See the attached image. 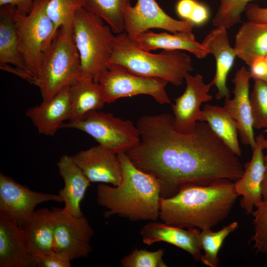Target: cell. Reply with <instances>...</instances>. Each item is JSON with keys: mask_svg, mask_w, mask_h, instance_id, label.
I'll return each mask as SVG.
<instances>
[{"mask_svg": "<svg viewBox=\"0 0 267 267\" xmlns=\"http://www.w3.org/2000/svg\"><path fill=\"white\" fill-rule=\"evenodd\" d=\"M173 121L167 113L140 117V141L126 152L136 167L159 180L162 197L174 196L186 183L241 178L244 166L207 123L198 122L194 132L184 134L175 130Z\"/></svg>", "mask_w": 267, "mask_h": 267, "instance_id": "1", "label": "cell"}, {"mask_svg": "<svg viewBox=\"0 0 267 267\" xmlns=\"http://www.w3.org/2000/svg\"><path fill=\"white\" fill-rule=\"evenodd\" d=\"M238 196L234 182L227 178L207 185L186 183L174 196L161 197L159 218L181 228L211 229L227 218Z\"/></svg>", "mask_w": 267, "mask_h": 267, "instance_id": "2", "label": "cell"}, {"mask_svg": "<svg viewBox=\"0 0 267 267\" xmlns=\"http://www.w3.org/2000/svg\"><path fill=\"white\" fill-rule=\"evenodd\" d=\"M117 155L123 172L121 184L101 183L96 189L97 202L107 210L104 217L116 215L132 222L156 221L161 197L159 180L136 167L126 152Z\"/></svg>", "mask_w": 267, "mask_h": 267, "instance_id": "3", "label": "cell"}, {"mask_svg": "<svg viewBox=\"0 0 267 267\" xmlns=\"http://www.w3.org/2000/svg\"><path fill=\"white\" fill-rule=\"evenodd\" d=\"M109 64L138 76L162 79L178 87L193 67L190 56L179 50L154 54L137 47L125 32L115 35Z\"/></svg>", "mask_w": 267, "mask_h": 267, "instance_id": "4", "label": "cell"}, {"mask_svg": "<svg viewBox=\"0 0 267 267\" xmlns=\"http://www.w3.org/2000/svg\"><path fill=\"white\" fill-rule=\"evenodd\" d=\"M114 34L98 16L84 7L77 10L72 23V37L80 59V77L97 82L100 75L107 69L113 51Z\"/></svg>", "mask_w": 267, "mask_h": 267, "instance_id": "5", "label": "cell"}, {"mask_svg": "<svg viewBox=\"0 0 267 267\" xmlns=\"http://www.w3.org/2000/svg\"><path fill=\"white\" fill-rule=\"evenodd\" d=\"M81 73V63L72 32L60 28L42 60L36 86L43 101L70 86Z\"/></svg>", "mask_w": 267, "mask_h": 267, "instance_id": "6", "label": "cell"}, {"mask_svg": "<svg viewBox=\"0 0 267 267\" xmlns=\"http://www.w3.org/2000/svg\"><path fill=\"white\" fill-rule=\"evenodd\" d=\"M49 0H35L28 14L15 13L19 47L35 85L41 63L57 31L46 13Z\"/></svg>", "mask_w": 267, "mask_h": 267, "instance_id": "7", "label": "cell"}, {"mask_svg": "<svg viewBox=\"0 0 267 267\" xmlns=\"http://www.w3.org/2000/svg\"><path fill=\"white\" fill-rule=\"evenodd\" d=\"M61 128L82 131L116 154L134 147L141 139L139 129L132 121L98 110L89 112L81 120L64 123Z\"/></svg>", "mask_w": 267, "mask_h": 267, "instance_id": "8", "label": "cell"}, {"mask_svg": "<svg viewBox=\"0 0 267 267\" xmlns=\"http://www.w3.org/2000/svg\"><path fill=\"white\" fill-rule=\"evenodd\" d=\"M97 83L101 87L106 103L139 94L150 95L161 104L171 103L166 90L167 81L136 75L118 65L108 64Z\"/></svg>", "mask_w": 267, "mask_h": 267, "instance_id": "9", "label": "cell"}, {"mask_svg": "<svg viewBox=\"0 0 267 267\" xmlns=\"http://www.w3.org/2000/svg\"><path fill=\"white\" fill-rule=\"evenodd\" d=\"M49 201L63 202L59 194L35 191L0 173V217L23 227L33 218L38 205Z\"/></svg>", "mask_w": 267, "mask_h": 267, "instance_id": "10", "label": "cell"}, {"mask_svg": "<svg viewBox=\"0 0 267 267\" xmlns=\"http://www.w3.org/2000/svg\"><path fill=\"white\" fill-rule=\"evenodd\" d=\"M124 32L131 40L152 28L171 33L192 32L194 24L178 20L168 15L155 0H137L136 4L128 5L124 13Z\"/></svg>", "mask_w": 267, "mask_h": 267, "instance_id": "11", "label": "cell"}, {"mask_svg": "<svg viewBox=\"0 0 267 267\" xmlns=\"http://www.w3.org/2000/svg\"><path fill=\"white\" fill-rule=\"evenodd\" d=\"M53 211L54 251L66 253L71 261L87 257L92 251L90 240L94 234L87 218L72 215L63 208Z\"/></svg>", "mask_w": 267, "mask_h": 267, "instance_id": "12", "label": "cell"}, {"mask_svg": "<svg viewBox=\"0 0 267 267\" xmlns=\"http://www.w3.org/2000/svg\"><path fill=\"white\" fill-rule=\"evenodd\" d=\"M186 88L179 97L174 98L172 105L174 114L173 127L177 132L184 134L192 133L196 129L198 122L201 119V104L213 99L209 94L210 82L205 84L199 74L193 76L189 73L184 77Z\"/></svg>", "mask_w": 267, "mask_h": 267, "instance_id": "13", "label": "cell"}, {"mask_svg": "<svg viewBox=\"0 0 267 267\" xmlns=\"http://www.w3.org/2000/svg\"><path fill=\"white\" fill-rule=\"evenodd\" d=\"M16 11L12 5L0 6V68L35 85L20 50Z\"/></svg>", "mask_w": 267, "mask_h": 267, "instance_id": "14", "label": "cell"}, {"mask_svg": "<svg viewBox=\"0 0 267 267\" xmlns=\"http://www.w3.org/2000/svg\"><path fill=\"white\" fill-rule=\"evenodd\" d=\"M72 157L90 182L121 184L123 172L118 155L103 146H92Z\"/></svg>", "mask_w": 267, "mask_h": 267, "instance_id": "15", "label": "cell"}, {"mask_svg": "<svg viewBox=\"0 0 267 267\" xmlns=\"http://www.w3.org/2000/svg\"><path fill=\"white\" fill-rule=\"evenodd\" d=\"M250 71L241 67L232 80L234 85V97L225 98L223 108L236 123L242 143L252 148L256 144L250 100Z\"/></svg>", "mask_w": 267, "mask_h": 267, "instance_id": "16", "label": "cell"}, {"mask_svg": "<svg viewBox=\"0 0 267 267\" xmlns=\"http://www.w3.org/2000/svg\"><path fill=\"white\" fill-rule=\"evenodd\" d=\"M263 134L256 137V144L252 148L251 160L244 166L243 175L234 182L235 190L241 196L240 206L248 214H251L263 199L262 185L265 172Z\"/></svg>", "mask_w": 267, "mask_h": 267, "instance_id": "17", "label": "cell"}, {"mask_svg": "<svg viewBox=\"0 0 267 267\" xmlns=\"http://www.w3.org/2000/svg\"><path fill=\"white\" fill-rule=\"evenodd\" d=\"M200 233L197 228L186 230L156 221H150L140 231L144 244L149 246L160 241L167 242L186 251L197 261H201L202 256Z\"/></svg>", "mask_w": 267, "mask_h": 267, "instance_id": "18", "label": "cell"}, {"mask_svg": "<svg viewBox=\"0 0 267 267\" xmlns=\"http://www.w3.org/2000/svg\"><path fill=\"white\" fill-rule=\"evenodd\" d=\"M25 115L40 134L53 136L71 115L69 86L64 88L49 99L28 109Z\"/></svg>", "mask_w": 267, "mask_h": 267, "instance_id": "19", "label": "cell"}, {"mask_svg": "<svg viewBox=\"0 0 267 267\" xmlns=\"http://www.w3.org/2000/svg\"><path fill=\"white\" fill-rule=\"evenodd\" d=\"M226 29L216 27L201 43L208 53L212 54L215 58L216 73L211 83L217 88L215 97L218 100L230 97L226 79L237 56L234 47L230 44Z\"/></svg>", "mask_w": 267, "mask_h": 267, "instance_id": "20", "label": "cell"}, {"mask_svg": "<svg viewBox=\"0 0 267 267\" xmlns=\"http://www.w3.org/2000/svg\"><path fill=\"white\" fill-rule=\"evenodd\" d=\"M23 231L16 222L0 217V267H36Z\"/></svg>", "mask_w": 267, "mask_h": 267, "instance_id": "21", "label": "cell"}, {"mask_svg": "<svg viewBox=\"0 0 267 267\" xmlns=\"http://www.w3.org/2000/svg\"><path fill=\"white\" fill-rule=\"evenodd\" d=\"M139 48L150 51L158 49L165 50H186L199 59L209 54L201 43L198 42L192 32L155 33L147 31L132 40Z\"/></svg>", "mask_w": 267, "mask_h": 267, "instance_id": "22", "label": "cell"}, {"mask_svg": "<svg viewBox=\"0 0 267 267\" xmlns=\"http://www.w3.org/2000/svg\"><path fill=\"white\" fill-rule=\"evenodd\" d=\"M57 165L64 183V187L59 190L58 194L64 203L63 209L76 216L83 215L80 204L90 182L76 164L72 156L62 155Z\"/></svg>", "mask_w": 267, "mask_h": 267, "instance_id": "23", "label": "cell"}, {"mask_svg": "<svg viewBox=\"0 0 267 267\" xmlns=\"http://www.w3.org/2000/svg\"><path fill=\"white\" fill-rule=\"evenodd\" d=\"M29 252L33 256L54 251L55 216L53 210H36L32 219L22 227Z\"/></svg>", "mask_w": 267, "mask_h": 267, "instance_id": "24", "label": "cell"}, {"mask_svg": "<svg viewBox=\"0 0 267 267\" xmlns=\"http://www.w3.org/2000/svg\"><path fill=\"white\" fill-rule=\"evenodd\" d=\"M234 48L237 56L251 66L254 61L267 55V22L249 20L238 31Z\"/></svg>", "mask_w": 267, "mask_h": 267, "instance_id": "25", "label": "cell"}, {"mask_svg": "<svg viewBox=\"0 0 267 267\" xmlns=\"http://www.w3.org/2000/svg\"><path fill=\"white\" fill-rule=\"evenodd\" d=\"M71 115L69 121L82 119L101 109L105 102L100 85L92 79L79 77L69 86Z\"/></svg>", "mask_w": 267, "mask_h": 267, "instance_id": "26", "label": "cell"}, {"mask_svg": "<svg viewBox=\"0 0 267 267\" xmlns=\"http://www.w3.org/2000/svg\"><path fill=\"white\" fill-rule=\"evenodd\" d=\"M200 122L207 123L212 131L234 154L241 156L236 123L223 107L205 104L202 110Z\"/></svg>", "mask_w": 267, "mask_h": 267, "instance_id": "27", "label": "cell"}, {"mask_svg": "<svg viewBox=\"0 0 267 267\" xmlns=\"http://www.w3.org/2000/svg\"><path fill=\"white\" fill-rule=\"evenodd\" d=\"M131 0H84L85 8L98 16L114 34L124 32V13Z\"/></svg>", "mask_w": 267, "mask_h": 267, "instance_id": "28", "label": "cell"}, {"mask_svg": "<svg viewBox=\"0 0 267 267\" xmlns=\"http://www.w3.org/2000/svg\"><path fill=\"white\" fill-rule=\"evenodd\" d=\"M238 226V222L234 221L218 231H212L211 229L201 230L200 241L204 254H202L200 261L210 267H218L220 262L219 251L226 237Z\"/></svg>", "mask_w": 267, "mask_h": 267, "instance_id": "29", "label": "cell"}, {"mask_svg": "<svg viewBox=\"0 0 267 267\" xmlns=\"http://www.w3.org/2000/svg\"><path fill=\"white\" fill-rule=\"evenodd\" d=\"M84 5V0H49L45 10L56 31L62 28L72 32L75 13Z\"/></svg>", "mask_w": 267, "mask_h": 267, "instance_id": "30", "label": "cell"}, {"mask_svg": "<svg viewBox=\"0 0 267 267\" xmlns=\"http://www.w3.org/2000/svg\"><path fill=\"white\" fill-rule=\"evenodd\" d=\"M254 80L250 95L253 127L267 131V82L259 79Z\"/></svg>", "mask_w": 267, "mask_h": 267, "instance_id": "31", "label": "cell"}, {"mask_svg": "<svg viewBox=\"0 0 267 267\" xmlns=\"http://www.w3.org/2000/svg\"><path fill=\"white\" fill-rule=\"evenodd\" d=\"M252 0H221L212 20L213 25L228 29L238 23L248 2Z\"/></svg>", "mask_w": 267, "mask_h": 267, "instance_id": "32", "label": "cell"}, {"mask_svg": "<svg viewBox=\"0 0 267 267\" xmlns=\"http://www.w3.org/2000/svg\"><path fill=\"white\" fill-rule=\"evenodd\" d=\"M254 234L251 237L253 248L267 259V196L252 213Z\"/></svg>", "mask_w": 267, "mask_h": 267, "instance_id": "33", "label": "cell"}, {"mask_svg": "<svg viewBox=\"0 0 267 267\" xmlns=\"http://www.w3.org/2000/svg\"><path fill=\"white\" fill-rule=\"evenodd\" d=\"M164 252L163 249L153 252L135 249L122 258L121 265L123 267H167L163 260Z\"/></svg>", "mask_w": 267, "mask_h": 267, "instance_id": "34", "label": "cell"}, {"mask_svg": "<svg viewBox=\"0 0 267 267\" xmlns=\"http://www.w3.org/2000/svg\"><path fill=\"white\" fill-rule=\"evenodd\" d=\"M38 267H70L71 260L64 252L55 251L34 256Z\"/></svg>", "mask_w": 267, "mask_h": 267, "instance_id": "35", "label": "cell"}, {"mask_svg": "<svg viewBox=\"0 0 267 267\" xmlns=\"http://www.w3.org/2000/svg\"><path fill=\"white\" fill-rule=\"evenodd\" d=\"M210 13L208 7L204 4L197 2L188 21L194 26H201L205 24L209 19Z\"/></svg>", "mask_w": 267, "mask_h": 267, "instance_id": "36", "label": "cell"}, {"mask_svg": "<svg viewBox=\"0 0 267 267\" xmlns=\"http://www.w3.org/2000/svg\"><path fill=\"white\" fill-rule=\"evenodd\" d=\"M245 12L249 20L267 22V7H261L256 4H248Z\"/></svg>", "mask_w": 267, "mask_h": 267, "instance_id": "37", "label": "cell"}, {"mask_svg": "<svg viewBox=\"0 0 267 267\" xmlns=\"http://www.w3.org/2000/svg\"><path fill=\"white\" fill-rule=\"evenodd\" d=\"M250 67L251 78L253 79H262L267 75V59L266 57L257 58Z\"/></svg>", "mask_w": 267, "mask_h": 267, "instance_id": "38", "label": "cell"}, {"mask_svg": "<svg viewBox=\"0 0 267 267\" xmlns=\"http://www.w3.org/2000/svg\"><path fill=\"white\" fill-rule=\"evenodd\" d=\"M197 1L179 0L176 5V12L182 20H188Z\"/></svg>", "mask_w": 267, "mask_h": 267, "instance_id": "39", "label": "cell"}, {"mask_svg": "<svg viewBox=\"0 0 267 267\" xmlns=\"http://www.w3.org/2000/svg\"><path fill=\"white\" fill-rule=\"evenodd\" d=\"M35 0H0V6L10 5L16 8L17 12L26 14L31 11Z\"/></svg>", "mask_w": 267, "mask_h": 267, "instance_id": "40", "label": "cell"}, {"mask_svg": "<svg viewBox=\"0 0 267 267\" xmlns=\"http://www.w3.org/2000/svg\"><path fill=\"white\" fill-rule=\"evenodd\" d=\"M265 172L262 185V191L263 198L267 196V157L264 156Z\"/></svg>", "mask_w": 267, "mask_h": 267, "instance_id": "41", "label": "cell"}, {"mask_svg": "<svg viewBox=\"0 0 267 267\" xmlns=\"http://www.w3.org/2000/svg\"><path fill=\"white\" fill-rule=\"evenodd\" d=\"M263 149H266V150H267V138H265L263 142ZM265 156L267 157V154Z\"/></svg>", "mask_w": 267, "mask_h": 267, "instance_id": "42", "label": "cell"}, {"mask_svg": "<svg viewBox=\"0 0 267 267\" xmlns=\"http://www.w3.org/2000/svg\"><path fill=\"white\" fill-rule=\"evenodd\" d=\"M262 80H265L267 82V75Z\"/></svg>", "mask_w": 267, "mask_h": 267, "instance_id": "43", "label": "cell"}, {"mask_svg": "<svg viewBox=\"0 0 267 267\" xmlns=\"http://www.w3.org/2000/svg\"><path fill=\"white\" fill-rule=\"evenodd\" d=\"M266 58H267V55H266Z\"/></svg>", "mask_w": 267, "mask_h": 267, "instance_id": "44", "label": "cell"}]
</instances>
